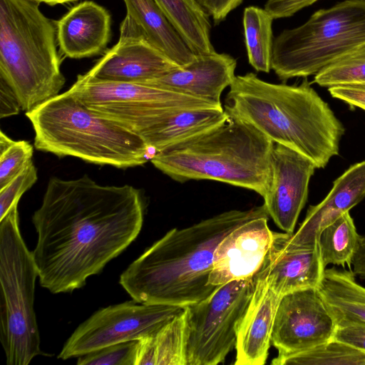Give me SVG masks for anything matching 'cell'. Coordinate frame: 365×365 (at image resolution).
Here are the masks:
<instances>
[{
	"mask_svg": "<svg viewBox=\"0 0 365 365\" xmlns=\"http://www.w3.org/2000/svg\"><path fill=\"white\" fill-rule=\"evenodd\" d=\"M144 211L140 192L131 185H102L86 175L51 178L32 216L41 286L53 294L83 287L136 239Z\"/></svg>",
	"mask_w": 365,
	"mask_h": 365,
	"instance_id": "1",
	"label": "cell"
},
{
	"mask_svg": "<svg viewBox=\"0 0 365 365\" xmlns=\"http://www.w3.org/2000/svg\"><path fill=\"white\" fill-rule=\"evenodd\" d=\"M265 216L262 205L172 229L126 268L119 282L139 303L185 307L199 302L220 287L208 282L220 242L245 222Z\"/></svg>",
	"mask_w": 365,
	"mask_h": 365,
	"instance_id": "2",
	"label": "cell"
},
{
	"mask_svg": "<svg viewBox=\"0 0 365 365\" xmlns=\"http://www.w3.org/2000/svg\"><path fill=\"white\" fill-rule=\"evenodd\" d=\"M224 107L230 117L299 152L317 169L339 154L344 128L307 79L287 85L264 81L254 73L236 76Z\"/></svg>",
	"mask_w": 365,
	"mask_h": 365,
	"instance_id": "3",
	"label": "cell"
},
{
	"mask_svg": "<svg viewBox=\"0 0 365 365\" xmlns=\"http://www.w3.org/2000/svg\"><path fill=\"white\" fill-rule=\"evenodd\" d=\"M274 143L252 125L230 117L210 130L155 153L150 161L177 182L216 180L263 197L271 181Z\"/></svg>",
	"mask_w": 365,
	"mask_h": 365,
	"instance_id": "4",
	"label": "cell"
},
{
	"mask_svg": "<svg viewBox=\"0 0 365 365\" xmlns=\"http://www.w3.org/2000/svg\"><path fill=\"white\" fill-rule=\"evenodd\" d=\"M36 150L127 168L145 164L150 148L137 133L91 110L69 91L26 113Z\"/></svg>",
	"mask_w": 365,
	"mask_h": 365,
	"instance_id": "5",
	"label": "cell"
},
{
	"mask_svg": "<svg viewBox=\"0 0 365 365\" xmlns=\"http://www.w3.org/2000/svg\"><path fill=\"white\" fill-rule=\"evenodd\" d=\"M40 4L0 0V78L29 112L59 94L66 79L57 51L56 21Z\"/></svg>",
	"mask_w": 365,
	"mask_h": 365,
	"instance_id": "6",
	"label": "cell"
},
{
	"mask_svg": "<svg viewBox=\"0 0 365 365\" xmlns=\"http://www.w3.org/2000/svg\"><path fill=\"white\" fill-rule=\"evenodd\" d=\"M363 46L365 0H345L274 38L271 69L283 81L307 78Z\"/></svg>",
	"mask_w": 365,
	"mask_h": 365,
	"instance_id": "7",
	"label": "cell"
},
{
	"mask_svg": "<svg viewBox=\"0 0 365 365\" xmlns=\"http://www.w3.org/2000/svg\"><path fill=\"white\" fill-rule=\"evenodd\" d=\"M38 272L21 237L18 203L0 220V341L8 365H27L42 354L34 311Z\"/></svg>",
	"mask_w": 365,
	"mask_h": 365,
	"instance_id": "8",
	"label": "cell"
},
{
	"mask_svg": "<svg viewBox=\"0 0 365 365\" xmlns=\"http://www.w3.org/2000/svg\"><path fill=\"white\" fill-rule=\"evenodd\" d=\"M68 91L91 110L140 136L173 110L222 108L144 83L102 81L87 73L78 75Z\"/></svg>",
	"mask_w": 365,
	"mask_h": 365,
	"instance_id": "9",
	"label": "cell"
},
{
	"mask_svg": "<svg viewBox=\"0 0 365 365\" xmlns=\"http://www.w3.org/2000/svg\"><path fill=\"white\" fill-rule=\"evenodd\" d=\"M255 284L254 277L233 280L205 299L185 307L187 365H217L225 361L235 348Z\"/></svg>",
	"mask_w": 365,
	"mask_h": 365,
	"instance_id": "10",
	"label": "cell"
},
{
	"mask_svg": "<svg viewBox=\"0 0 365 365\" xmlns=\"http://www.w3.org/2000/svg\"><path fill=\"white\" fill-rule=\"evenodd\" d=\"M184 309L178 306L142 304L134 299L100 309L75 329L58 358L79 357L112 344L146 337Z\"/></svg>",
	"mask_w": 365,
	"mask_h": 365,
	"instance_id": "11",
	"label": "cell"
},
{
	"mask_svg": "<svg viewBox=\"0 0 365 365\" xmlns=\"http://www.w3.org/2000/svg\"><path fill=\"white\" fill-rule=\"evenodd\" d=\"M336 328L317 288L294 291L279 301L271 344L282 354L306 351L331 339Z\"/></svg>",
	"mask_w": 365,
	"mask_h": 365,
	"instance_id": "12",
	"label": "cell"
},
{
	"mask_svg": "<svg viewBox=\"0 0 365 365\" xmlns=\"http://www.w3.org/2000/svg\"><path fill=\"white\" fill-rule=\"evenodd\" d=\"M179 66L153 46L140 27L126 15L120 26L118 42L87 73L102 81L143 83Z\"/></svg>",
	"mask_w": 365,
	"mask_h": 365,
	"instance_id": "13",
	"label": "cell"
},
{
	"mask_svg": "<svg viewBox=\"0 0 365 365\" xmlns=\"http://www.w3.org/2000/svg\"><path fill=\"white\" fill-rule=\"evenodd\" d=\"M270 168L271 181L263 205L278 227L292 234L307 200L309 180L317 167L299 152L274 143Z\"/></svg>",
	"mask_w": 365,
	"mask_h": 365,
	"instance_id": "14",
	"label": "cell"
},
{
	"mask_svg": "<svg viewBox=\"0 0 365 365\" xmlns=\"http://www.w3.org/2000/svg\"><path fill=\"white\" fill-rule=\"evenodd\" d=\"M268 217L245 222L220 242L213 254L210 285L253 277L259 270L275 235L268 226Z\"/></svg>",
	"mask_w": 365,
	"mask_h": 365,
	"instance_id": "15",
	"label": "cell"
},
{
	"mask_svg": "<svg viewBox=\"0 0 365 365\" xmlns=\"http://www.w3.org/2000/svg\"><path fill=\"white\" fill-rule=\"evenodd\" d=\"M364 197L365 160L349 167L334 180L325 198L309 207L304 221L295 233L279 232V242L284 247L315 245L324 228L349 212Z\"/></svg>",
	"mask_w": 365,
	"mask_h": 365,
	"instance_id": "16",
	"label": "cell"
},
{
	"mask_svg": "<svg viewBox=\"0 0 365 365\" xmlns=\"http://www.w3.org/2000/svg\"><path fill=\"white\" fill-rule=\"evenodd\" d=\"M236 66L232 56L215 51L196 55L189 63L143 83L222 107L221 95L233 82Z\"/></svg>",
	"mask_w": 365,
	"mask_h": 365,
	"instance_id": "17",
	"label": "cell"
},
{
	"mask_svg": "<svg viewBox=\"0 0 365 365\" xmlns=\"http://www.w3.org/2000/svg\"><path fill=\"white\" fill-rule=\"evenodd\" d=\"M325 269L318 242L309 247H284L275 232L257 272L264 275L270 288L282 297L300 289L317 288Z\"/></svg>",
	"mask_w": 365,
	"mask_h": 365,
	"instance_id": "18",
	"label": "cell"
},
{
	"mask_svg": "<svg viewBox=\"0 0 365 365\" xmlns=\"http://www.w3.org/2000/svg\"><path fill=\"white\" fill-rule=\"evenodd\" d=\"M254 292L240 326L235 365H264L271 344L274 321L282 298L259 272L254 276Z\"/></svg>",
	"mask_w": 365,
	"mask_h": 365,
	"instance_id": "19",
	"label": "cell"
},
{
	"mask_svg": "<svg viewBox=\"0 0 365 365\" xmlns=\"http://www.w3.org/2000/svg\"><path fill=\"white\" fill-rule=\"evenodd\" d=\"M57 41L66 57L83 58L103 53L111 36L107 9L92 1L72 7L56 21Z\"/></svg>",
	"mask_w": 365,
	"mask_h": 365,
	"instance_id": "20",
	"label": "cell"
},
{
	"mask_svg": "<svg viewBox=\"0 0 365 365\" xmlns=\"http://www.w3.org/2000/svg\"><path fill=\"white\" fill-rule=\"evenodd\" d=\"M229 118L223 108H177L160 117L140 137L157 153L210 130Z\"/></svg>",
	"mask_w": 365,
	"mask_h": 365,
	"instance_id": "21",
	"label": "cell"
},
{
	"mask_svg": "<svg viewBox=\"0 0 365 365\" xmlns=\"http://www.w3.org/2000/svg\"><path fill=\"white\" fill-rule=\"evenodd\" d=\"M126 15L143 31L148 41L180 66L195 59L190 50L156 0H123Z\"/></svg>",
	"mask_w": 365,
	"mask_h": 365,
	"instance_id": "22",
	"label": "cell"
},
{
	"mask_svg": "<svg viewBox=\"0 0 365 365\" xmlns=\"http://www.w3.org/2000/svg\"><path fill=\"white\" fill-rule=\"evenodd\" d=\"M317 289L336 327L365 326V287L356 282L352 271L325 269Z\"/></svg>",
	"mask_w": 365,
	"mask_h": 365,
	"instance_id": "23",
	"label": "cell"
},
{
	"mask_svg": "<svg viewBox=\"0 0 365 365\" xmlns=\"http://www.w3.org/2000/svg\"><path fill=\"white\" fill-rule=\"evenodd\" d=\"M187 317L185 307L155 333L138 339L136 365H187Z\"/></svg>",
	"mask_w": 365,
	"mask_h": 365,
	"instance_id": "24",
	"label": "cell"
},
{
	"mask_svg": "<svg viewBox=\"0 0 365 365\" xmlns=\"http://www.w3.org/2000/svg\"><path fill=\"white\" fill-rule=\"evenodd\" d=\"M181 38L195 55L215 52L209 16L196 0H156Z\"/></svg>",
	"mask_w": 365,
	"mask_h": 365,
	"instance_id": "25",
	"label": "cell"
},
{
	"mask_svg": "<svg viewBox=\"0 0 365 365\" xmlns=\"http://www.w3.org/2000/svg\"><path fill=\"white\" fill-rule=\"evenodd\" d=\"M273 20L264 9L252 6L244 10L243 26L248 61L257 71L269 73L271 70Z\"/></svg>",
	"mask_w": 365,
	"mask_h": 365,
	"instance_id": "26",
	"label": "cell"
},
{
	"mask_svg": "<svg viewBox=\"0 0 365 365\" xmlns=\"http://www.w3.org/2000/svg\"><path fill=\"white\" fill-rule=\"evenodd\" d=\"M359 236L349 212L324 228L317 241L324 266L346 264L350 267Z\"/></svg>",
	"mask_w": 365,
	"mask_h": 365,
	"instance_id": "27",
	"label": "cell"
},
{
	"mask_svg": "<svg viewBox=\"0 0 365 365\" xmlns=\"http://www.w3.org/2000/svg\"><path fill=\"white\" fill-rule=\"evenodd\" d=\"M273 365H365V351L334 338L310 349L278 354Z\"/></svg>",
	"mask_w": 365,
	"mask_h": 365,
	"instance_id": "28",
	"label": "cell"
},
{
	"mask_svg": "<svg viewBox=\"0 0 365 365\" xmlns=\"http://www.w3.org/2000/svg\"><path fill=\"white\" fill-rule=\"evenodd\" d=\"M314 82L322 87H365V46L344 56L317 73Z\"/></svg>",
	"mask_w": 365,
	"mask_h": 365,
	"instance_id": "29",
	"label": "cell"
},
{
	"mask_svg": "<svg viewBox=\"0 0 365 365\" xmlns=\"http://www.w3.org/2000/svg\"><path fill=\"white\" fill-rule=\"evenodd\" d=\"M138 340L112 344L78 357V365H136Z\"/></svg>",
	"mask_w": 365,
	"mask_h": 365,
	"instance_id": "30",
	"label": "cell"
},
{
	"mask_svg": "<svg viewBox=\"0 0 365 365\" xmlns=\"http://www.w3.org/2000/svg\"><path fill=\"white\" fill-rule=\"evenodd\" d=\"M34 147L26 140L15 141L0 153V189L5 187L32 162Z\"/></svg>",
	"mask_w": 365,
	"mask_h": 365,
	"instance_id": "31",
	"label": "cell"
},
{
	"mask_svg": "<svg viewBox=\"0 0 365 365\" xmlns=\"http://www.w3.org/2000/svg\"><path fill=\"white\" fill-rule=\"evenodd\" d=\"M37 170L33 161L5 187L0 189V220L4 218L22 195L36 182Z\"/></svg>",
	"mask_w": 365,
	"mask_h": 365,
	"instance_id": "32",
	"label": "cell"
},
{
	"mask_svg": "<svg viewBox=\"0 0 365 365\" xmlns=\"http://www.w3.org/2000/svg\"><path fill=\"white\" fill-rule=\"evenodd\" d=\"M317 1L319 0H267L264 9L274 19L287 18Z\"/></svg>",
	"mask_w": 365,
	"mask_h": 365,
	"instance_id": "33",
	"label": "cell"
},
{
	"mask_svg": "<svg viewBox=\"0 0 365 365\" xmlns=\"http://www.w3.org/2000/svg\"><path fill=\"white\" fill-rule=\"evenodd\" d=\"M328 90L332 97L365 110L364 86H336L330 87Z\"/></svg>",
	"mask_w": 365,
	"mask_h": 365,
	"instance_id": "34",
	"label": "cell"
},
{
	"mask_svg": "<svg viewBox=\"0 0 365 365\" xmlns=\"http://www.w3.org/2000/svg\"><path fill=\"white\" fill-rule=\"evenodd\" d=\"M215 24L224 21L228 14L239 6L243 0H196Z\"/></svg>",
	"mask_w": 365,
	"mask_h": 365,
	"instance_id": "35",
	"label": "cell"
},
{
	"mask_svg": "<svg viewBox=\"0 0 365 365\" xmlns=\"http://www.w3.org/2000/svg\"><path fill=\"white\" fill-rule=\"evenodd\" d=\"M333 338L365 351V326L352 324L337 327Z\"/></svg>",
	"mask_w": 365,
	"mask_h": 365,
	"instance_id": "36",
	"label": "cell"
},
{
	"mask_svg": "<svg viewBox=\"0 0 365 365\" xmlns=\"http://www.w3.org/2000/svg\"><path fill=\"white\" fill-rule=\"evenodd\" d=\"M21 109L19 100L10 86L0 78V117L16 115Z\"/></svg>",
	"mask_w": 365,
	"mask_h": 365,
	"instance_id": "37",
	"label": "cell"
},
{
	"mask_svg": "<svg viewBox=\"0 0 365 365\" xmlns=\"http://www.w3.org/2000/svg\"><path fill=\"white\" fill-rule=\"evenodd\" d=\"M351 266L355 275L365 279V235L359 236Z\"/></svg>",
	"mask_w": 365,
	"mask_h": 365,
	"instance_id": "38",
	"label": "cell"
},
{
	"mask_svg": "<svg viewBox=\"0 0 365 365\" xmlns=\"http://www.w3.org/2000/svg\"><path fill=\"white\" fill-rule=\"evenodd\" d=\"M15 140L8 137L3 131L0 132V153H4L9 148Z\"/></svg>",
	"mask_w": 365,
	"mask_h": 365,
	"instance_id": "39",
	"label": "cell"
},
{
	"mask_svg": "<svg viewBox=\"0 0 365 365\" xmlns=\"http://www.w3.org/2000/svg\"><path fill=\"white\" fill-rule=\"evenodd\" d=\"M38 4L44 3L49 6H55L57 4H65L68 3H71L76 1L78 0H30Z\"/></svg>",
	"mask_w": 365,
	"mask_h": 365,
	"instance_id": "40",
	"label": "cell"
}]
</instances>
